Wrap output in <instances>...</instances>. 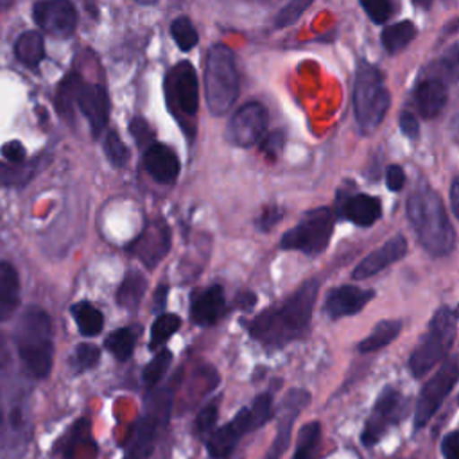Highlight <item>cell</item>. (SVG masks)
Wrapping results in <instances>:
<instances>
[{
  "label": "cell",
  "instance_id": "1",
  "mask_svg": "<svg viewBox=\"0 0 459 459\" xmlns=\"http://www.w3.org/2000/svg\"><path fill=\"white\" fill-rule=\"evenodd\" d=\"M317 292L319 281L305 280L280 307L260 312L247 326L249 335L269 350L299 339L308 328Z\"/></svg>",
  "mask_w": 459,
  "mask_h": 459
},
{
  "label": "cell",
  "instance_id": "2",
  "mask_svg": "<svg viewBox=\"0 0 459 459\" xmlns=\"http://www.w3.org/2000/svg\"><path fill=\"white\" fill-rule=\"evenodd\" d=\"M407 219L423 249L432 256H445L455 246V231L450 224L439 194L429 185L418 186L407 199Z\"/></svg>",
  "mask_w": 459,
  "mask_h": 459
},
{
  "label": "cell",
  "instance_id": "3",
  "mask_svg": "<svg viewBox=\"0 0 459 459\" xmlns=\"http://www.w3.org/2000/svg\"><path fill=\"white\" fill-rule=\"evenodd\" d=\"M14 346L29 377L45 378L50 373L54 360L52 323L43 308H25L16 323Z\"/></svg>",
  "mask_w": 459,
  "mask_h": 459
},
{
  "label": "cell",
  "instance_id": "4",
  "mask_svg": "<svg viewBox=\"0 0 459 459\" xmlns=\"http://www.w3.org/2000/svg\"><path fill=\"white\" fill-rule=\"evenodd\" d=\"M204 99L213 117L226 115L238 95V72L235 54L226 45H212L204 59Z\"/></svg>",
  "mask_w": 459,
  "mask_h": 459
},
{
  "label": "cell",
  "instance_id": "5",
  "mask_svg": "<svg viewBox=\"0 0 459 459\" xmlns=\"http://www.w3.org/2000/svg\"><path fill=\"white\" fill-rule=\"evenodd\" d=\"M391 106L389 90L384 84L382 72L360 59L353 82V111L362 134H371L384 120Z\"/></svg>",
  "mask_w": 459,
  "mask_h": 459
},
{
  "label": "cell",
  "instance_id": "6",
  "mask_svg": "<svg viewBox=\"0 0 459 459\" xmlns=\"http://www.w3.org/2000/svg\"><path fill=\"white\" fill-rule=\"evenodd\" d=\"M455 332L457 312L446 305L439 307L432 316L425 335L420 339L409 359V369L416 378L427 375L437 362L446 357L455 339Z\"/></svg>",
  "mask_w": 459,
  "mask_h": 459
},
{
  "label": "cell",
  "instance_id": "7",
  "mask_svg": "<svg viewBox=\"0 0 459 459\" xmlns=\"http://www.w3.org/2000/svg\"><path fill=\"white\" fill-rule=\"evenodd\" d=\"M170 409L172 394L169 389H161L147 398L145 412L131 429L124 459H147L152 454L161 430L167 427Z\"/></svg>",
  "mask_w": 459,
  "mask_h": 459
},
{
  "label": "cell",
  "instance_id": "8",
  "mask_svg": "<svg viewBox=\"0 0 459 459\" xmlns=\"http://www.w3.org/2000/svg\"><path fill=\"white\" fill-rule=\"evenodd\" d=\"M335 213L328 206L314 208L289 231L283 233L280 247L287 251H301L308 256L323 253L333 233Z\"/></svg>",
  "mask_w": 459,
  "mask_h": 459
},
{
  "label": "cell",
  "instance_id": "9",
  "mask_svg": "<svg viewBox=\"0 0 459 459\" xmlns=\"http://www.w3.org/2000/svg\"><path fill=\"white\" fill-rule=\"evenodd\" d=\"M165 95L176 117H194L199 109V81L195 68L188 61L174 65L165 79Z\"/></svg>",
  "mask_w": 459,
  "mask_h": 459
},
{
  "label": "cell",
  "instance_id": "10",
  "mask_svg": "<svg viewBox=\"0 0 459 459\" xmlns=\"http://www.w3.org/2000/svg\"><path fill=\"white\" fill-rule=\"evenodd\" d=\"M457 357L452 355L445 360V364L430 377V380L423 385L414 411V429L420 430L429 423V420L441 407L448 393L454 389L457 382Z\"/></svg>",
  "mask_w": 459,
  "mask_h": 459
},
{
  "label": "cell",
  "instance_id": "11",
  "mask_svg": "<svg viewBox=\"0 0 459 459\" xmlns=\"http://www.w3.org/2000/svg\"><path fill=\"white\" fill-rule=\"evenodd\" d=\"M170 244L172 235L169 224L161 217H152L143 224L140 235L127 246V251L147 269H154L170 251Z\"/></svg>",
  "mask_w": 459,
  "mask_h": 459
},
{
  "label": "cell",
  "instance_id": "12",
  "mask_svg": "<svg viewBox=\"0 0 459 459\" xmlns=\"http://www.w3.org/2000/svg\"><path fill=\"white\" fill-rule=\"evenodd\" d=\"M405 412V400L394 387H384L378 394L369 418L362 429L360 439L366 446H373L380 441L389 425L396 423Z\"/></svg>",
  "mask_w": 459,
  "mask_h": 459
},
{
  "label": "cell",
  "instance_id": "13",
  "mask_svg": "<svg viewBox=\"0 0 459 459\" xmlns=\"http://www.w3.org/2000/svg\"><path fill=\"white\" fill-rule=\"evenodd\" d=\"M267 122L265 108L260 102H247L233 113L226 138L237 147H253L264 138Z\"/></svg>",
  "mask_w": 459,
  "mask_h": 459
},
{
  "label": "cell",
  "instance_id": "14",
  "mask_svg": "<svg viewBox=\"0 0 459 459\" xmlns=\"http://www.w3.org/2000/svg\"><path fill=\"white\" fill-rule=\"evenodd\" d=\"M32 18L39 29L57 38L74 34L77 27V9L66 0L36 2L32 5Z\"/></svg>",
  "mask_w": 459,
  "mask_h": 459
},
{
  "label": "cell",
  "instance_id": "15",
  "mask_svg": "<svg viewBox=\"0 0 459 459\" xmlns=\"http://www.w3.org/2000/svg\"><path fill=\"white\" fill-rule=\"evenodd\" d=\"M258 427H256V421H255L249 407L240 409L231 421H228L226 425H222L219 429H213L208 434L206 450H208L210 457H213V459L228 457L233 452L235 445L238 443L240 436L253 432Z\"/></svg>",
  "mask_w": 459,
  "mask_h": 459
},
{
  "label": "cell",
  "instance_id": "16",
  "mask_svg": "<svg viewBox=\"0 0 459 459\" xmlns=\"http://www.w3.org/2000/svg\"><path fill=\"white\" fill-rule=\"evenodd\" d=\"M75 106L86 117L91 134L95 138L100 136V133L108 126V115H109V99H108L106 88L102 84H91L82 81L77 91Z\"/></svg>",
  "mask_w": 459,
  "mask_h": 459
},
{
  "label": "cell",
  "instance_id": "17",
  "mask_svg": "<svg viewBox=\"0 0 459 459\" xmlns=\"http://www.w3.org/2000/svg\"><path fill=\"white\" fill-rule=\"evenodd\" d=\"M310 402V394L305 389H290L280 407V416H278V429H276V437L271 445L269 457L267 459H280L285 448L289 446L290 439V429L296 420V416L307 407Z\"/></svg>",
  "mask_w": 459,
  "mask_h": 459
},
{
  "label": "cell",
  "instance_id": "18",
  "mask_svg": "<svg viewBox=\"0 0 459 459\" xmlns=\"http://www.w3.org/2000/svg\"><path fill=\"white\" fill-rule=\"evenodd\" d=\"M405 253H407V240H405V237L402 233H396L394 237L385 240L380 247H377L375 251L366 255L359 262V265L353 269L351 276L355 280H366L369 276H375L382 269H385L391 264H394L400 258H403Z\"/></svg>",
  "mask_w": 459,
  "mask_h": 459
},
{
  "label": "cell",
  "instance_id": "19",
  "mask_svg": "<svg viewBox=\"0 0 459 459\" xmlns=\"http://www.w3.org/2000/svg\"><path fill=\"white\" fill-rule=\"evenodd\" d=\"M382 213V203L378 197L369 194H344L337 199V215L360 226H373Z\"/></svg>",
  "mask_w": 459,
  "mask_h": 459
},
{
  "label": "cell",
  "instance_id": "20",
  "mask_svg": "<svg viewBox=\"0 0 459 459\" xmlns=\"http://www.w3.org/2000/svg\"><path fill=\"white\" fill-rule=\"evenodd\" d=\"M375 296L371 289H362L355 285H339L332 289L325 301V310L332 319H341L344 316H353L360 312Z\"/></svg>",
  "mask_w": 459,
  "mask_h": 459
},
{
  "label": "cell",
  "instance_id": "21",
  "mask_svg": "<svg viewBox=\"0 0 459 459\" xmlns=\"http://www.w3.org/2000/svg\"><path fill=\"white\" fill-rule=\"evenodd\" d=\"M143 169L160 185H174L178 181L181 165L176 152L169 145L154 142L143 152Z\"/></svg>",
  "mask_w": 459,
  "mask_h": 459
},
{
  "label": "cell",
  "instance_id": "22",
  "mask_svg": "<svg viewBox=\"0 0 459 459\" xmlns=\"http://www.w3.org/2000/svg\"><path fill=\"white\" fill-rule=\"evenodd\" d=\"M226 312V298L221 285H210L192 296L190 317L199 326L215 325Z\"/></svg>",
  "mask_w": 459,
  "mask_h": 459
},
{
  "label": "cell",
  "instance_id": "23",
  "mask_svg": "<svg viewBox=\"0 0 459 459\" xmlns=\"http://www.w3.org/2000/svg\"><path fill=\"white\" fill-rule=\"evenodd\" d=\"M448 99V86L437 77H427L414 90V106L423 118H434L441 113Z\"/></svg>",
  "mask_w": 459,
  "mask_h": 459
},
{
  "label": "cell",
  "instance_id": "24",
  "mask_svg": "<svg viewBox=\"0 0 459 459\" xmlns=\"http://www.w3.org/2000/svg\"><path fill=\"white\" fill-rule=\"evenodd\" d=\"M20 303V278L9 262H0V321L14 314Z\"/></svg>",
  "mask_w": 459,
  "mask_h": 459
},
{
  "label": "cell",
  "instance_id": "25",
  "mask_svg": "<svg viewBox=\"0 0 459 459\" xmlns=\"http://www.w3.org/2000/svg\"><path fill=\"white\" fill-rule=\"evenodd\" d=\"M14 56L29 68H36L45 59V41L38 30H25L16 38Z\"/></svg>",
  "mask_w": 459,
  "mask_h": 459
},
{
  "label": "cell",
  "instance_id": "26",
  "mask_svg": "<svg viewBox=\"0 0 459 459\" xmlns=\"http://www.w3.org/2000/svg\"><path fill=\"white\" fill-rule=\"evenodd\" d=\"M400 332H402V321L400 319H382L380 323H377L373 326L371 333L359 342L357 350L360 353H371V351L382 350L384 346L393 342L398 337Z\"/></svg>",
  "mask_w": 459,
  "mask_h": 459
},
{
  "label": "cell",
  "instance_id": "27",
  "mask_svg": "<svg viewBox=\"0 0 459 459\" xmlns=\"http://www.w3.org/2000/svg\"><path fill=\"white\" fill-rule=\"evenodd\" d=\"M145 289H147V278L140 271L131 269L127 271L124 281L117 290V303L126 310H134L140 305L145 294Z\"/></svg>",
  "mask_w": 459,
  "mask_h": 459
},
{
  "label": "cell",
  "instance_id": "28",
  "mask_svg": "<svg viewBox=\"0 0 459 459\" xmlns=\"http://www.w3.org/2000/svg\"><path fill=\"white\" fill-rule=\"evenodd\" d=\"M414 36H416L414 23L411 20H402L393 25H387L380 34V41L389 54H396L403 50L414 39Z\"/></svg>",
  "mask_w": 459,
  "mask_h": 459
},
{
  "label": "cell",
  "instance_id": "29",
  "mask_svg": "<svg viewBox=\"0 0 459 459\" xmlns=\"http://www.w3.org/2000/svg\"><path fill=\"white\" fill-rule=\"evenodd\" d=\"M82 77L77 72H70L57 86L56 91V109L63 118H72L74 117V109H75V99H77V91L82 84Z\"/></svg>",
  "mask_w": 459,
  "mask_h": 459
},
{
  "label": "cell",
  "instance_id": "30",
  "mask_svg": "<svg viewBox=\"0 0 459 459\" xmlns=\"http://www.w3.org/2000/svg\"><path fill=\"white\" fill-rule=\"evenodd\" d=\"M72 317L79 328V332L86 337H93L97 333H100L102 326H104V316L102 312L93 307L90 301H79L75 303L72 308Z\"/></svg>",
  "mask_w": 459,
  "mask_h": 459
},
{
  "label": "cell",
  "instance_id": "31",
  "mask_svg": "<svg viewBox=\"0 0 459 459\" xmlns=\"http://www.w3.org/2000/svg\"><path fill=\"white\" fill-rule=\"evenodd\" d=\"M136 339H138V330H136V326H122V328L111 332V333L106 337L104 346H106V350H108L117 360L124 362V360H127V359L133 355Z\"/></svg>",
  "mask_w": 459,
  "mask_h": 459
},
{
  "label": "cell",
  "instance_id": "32",
  "mask_svg": "<svg viewBox=\"0 0 459 459\" xmlns=\"http://www.w3.org/2000/svg\"><path fill=\"white\" fill-rule=\"evenodd\" d=\"M321 445V423L308 421L299 429L292 459H317Z\"/></svg>",
  "mask_w": 459,
  "mask_h": 459
},
{
  "label": "cell",
  "instance_id": "33",
  "mask_svg": "<svg viewBox=\"0 0 459 459\" xmlns=\"http://www.w3.org/2000/svg\"><path fill=\"white\" fill-rule=\"evenodd\" d=\"M181 326V319L178 314L174 312H163L160 314L152 326H151V341H149V348L151 350H156V348H161L176 332L178 328Z\"/></svg>",
  "mask_w": 459,
  "mask_h": 459
},
{
  "label": "cell",
  "instance_id": "34",
  "mask_svg": "<svg viewBox=\"0 0 459 459\" xmlns=\"http://www.w3.org/2000/svg\"><path fill=\"white\" fill-rule=\"evenodd\" d=\"M170 36L174 38L176 45L183 52L192 50L199 41V34H197L194 23L190 22L188 16H183V14L170 22Z\"/></svg>",
  "mask_w": 459,
  "mask_h": 459
},
{
  "label": "cell",
  "instance_id": "35",
  "mask_svg": "<svg viewBox=\"0 0 459 459\" xmlns=\"http://www.w3.org/2000/svg\"><path fill=\"white\" fill-rule=\"evenodd\" d=\"M172 362V353L170 350L163 348L156 353V357L143 368V373H142V378H143V384L147 387H154L160 384V380L165 377L169 366Z\"/></svg>",
  "mask_w": 459,
  "mask_h": 459
},
{
  "label": "cell",
  "instance_id": "36",
  "mask_svg": "<svg viewBox=\"0 0 459 459\" xmlns=\"http://www.w3.org/2000/svg\"><path fill=\"white\" fill-rule=\"evenodd\" d=\"M102 147H104L106 158L109 160V163L113 167L122 169L129 161V149H127V145L124 143V140L120 138V134L115 129L108 131Z\"/></svg>",
  "mask_w": 459,
  "mask_h": 459
},
{
  "label": "cell",
  "instance_id": "37",
  "mask_svg": "<svg viewBox=\"0 0 459 459\" xmlns=\"http://www.w3.org/2000/svg\"><path fill=\"white\" fill-rule=\"evenodd\" d=\"M34 176L32 165H13L0 161V185L2 186H22Z\"/></svg>",
  "mask_w": 459,
  "mask_h": 459
},
{
  "label": "cell",
  "instance_id": "38",
  "mask_svg": "<svg viewBox=\"0 0 459 459\" xmlns=\"http://www.w3.org/2000/svg\"><path fill=\"white\" fill-rule=\"evenodd\" d=\"M99 359H100V350L95 344L81 342L74 350L70 362H72V368L75 373H82V371L95 368L99 364Z\"/></svg>",
  "mask_w": 459,
  "mask_h": 459
},
{
  "label": "cell",
  "instance_id": "39",
  "mask_svg": "<svg viewBox=\"0 0 459 459\" xmlns=\"http://www.w3.org/2000/svg\"><path fill=\"white\" fill-rule=\"evenodd\" d=\"M312 5L310 0H292L289 2L287 5H283L276 18H274V29H283V27H289L292 25L294 22L299 20V16Z\"/></svg>",
  "mask_w": 459,
  "mask_h": 459
},
{
  "label": "cell",
  "instance_id": "40",
  "mask_svg": "<svg viewBox=\"0 0 459 459\" xmlns=\"http://www.w3.org/2000/svg\"><path fill=\"white\" fill-rule=\"evenodd\" d=\"M217 416H219V400H212L210 403H206L195 418V430L201 436L210 434L215 429L217 423Z\"/></svg>",
  "mask_w": 459,
  "mask_h": 459
},
{
  "label": "cell",
  "instance_id": "41",
  "mask_svg": "<svg viewBox=\"0 0 459 459\" xmlns=\"http://www.w3.org/2000/svg\"><path fill=\"white\" fill-rule=\"evenodd\" d=\"M360 7L366 11L373 23H385L394 11V5L389 0H362Z\"/></svg>",
  "mask_w": 459,
  "mask_h": 459
},
{
  "label": "cell",
  "instance_id": "42",
  "mask_svg": "<svg viewBox=\"0 0 459 459\" xmlns=\"http://www.w3.org/2000/svg\"><path fill=\"white\" fill-rule=\"evenodd\" d=\"M129 131H131L133 138L136 140V143H138L140 147L145 145V149H147L149 145L154 143V142H152L154 133H152V129H151V126L147 124L145 118H142V117H133L131 122H129Z\"/></svg>",
  "mask_w": 459,
  "mask_h": 459
},
{
  "label": "cell",
  "instance_id": "43",
  "mask_svg": "<svg viewBox=\"0 0 459 459\" xmlns=\"http://www.w3.org/2000/svg\"><path fill=\"white\" fill-rule=\"evenodd\" d=\"M260 151L262 154H265L269 160H276L283 149L285 143V133L281 129H276L273 133H269L265 138L260 140Z\"/></svg>",
  "mask_w": 459,
  "mask_h": 459
},
{
  "label": "cell",
  "instance_id": "44",
  "mask_svg": "<svg viewBox=\"0 0 459 459\" xmlns=\"http://www.w3.org/2000/svg\"><path fill=\"white\" fill-rule=\"evenodd\" d=\"M283 217V208L278 206V204H267L260 215L256 217V228L260 231H269L273 226H276Z\"/></svg>",
  "mask_w": 459,
  "mask_h": 459
},
{
  "label": "cell",
  "instance_id": "45",
  "mask_svg": "<svg viewBox=\"0 0 459 459\" xmlns=\"http://www.w3.org/2000/svg\"><path fill=\"white\" fill-rule=\"evenodd\" d=\"M0 152L7 160V163H13V165H22L27 160V151L18 140H11V142L4 143Z\"/></svg>",
  "mask_w": 459,
  "mask_h": 459
},
{
  "label": "cell",
  "instance_id": "46",
  "mask_svg": "<svg viewBox=\"0 0 459 459\" xmlns=\"http://www.w3.org/2000/svg\"><path fill=\"white\" fill-rule=\"evenodd\" d=\"M385 185L391 192H400L405 185V172L400 165L393 163L385 169Z\"/></svg>",
  "mask_w": 459,
  "mask_h": 459
},
{
  "label": "cell",
  "instance_id": "47",
  "mask_svg": "<svg viewBox=\"0 0 459 459\" xmlns=\"http://www.w3.org/2000/svg\"><path fill=\"white\" fill-rule=\"evenodd\" d=\"M398 126H400V131L403 136H407L409 140H416L420 136V124H418V118L409 113V111H403L400 115V120H398Z\"/></svg>",
  "mask_w": 459,
  "mask_h": 459
},
{
  "label": "cell",
  "instance_id": "48",
  "mask_svg": "<svg viewBox=\"0 0 459 459\" xmlns=\"http://www.w3.org/2000/svg\"><path fill=\"white\" fill-rule=\"evenodd\" d=\"M441 450L445 459H459V434L455 430L445 436L441 443Z\"/></svg>",
  "mask_w": 459,
  "mask_h": 459
},
{
  "label": "cell",
  "instance_id": "49",
  "mask_svg": "<svg viewBox=\"0 0 459 459\" xmlns=\"http://www.w3.org/2000/svg\"><path fill=\"white\" fill-rule=\"evenodd\" d=\"M450 208L455 217H459V178L455 176L450 185Z\"/></svg>",
  "mask_w": 459,
  "mask_h": 459
},
{
  "label": "cell",
  "instance_id": "50",
  "mask_svg": "<svg viewBox=\"0 0 459 459\" xmlns=\"http://www.w3.org/2000/svg\"><path fill=\"white\" fill-rule=\"evenodd\" d=\"M255 301H256V296L253 292H249V290H244V292H240L235 298V305L238 308H251L255 305Z\"/></svg>",
  "mask_w": 459,
  "mask_h": 459
},
{
  "label": "cell",
  "instance_id": "51",
  "mask_svg": "<svg viewBox=\"0 0 459 459\" xmlns=\"http://www.w3.org/2000/svg\"><path fill=\"white\" fill-rule=\"evenodd\" d=\"M165 298H167V285H160L156 294H154V299H156V305L161 308L165 305Z\"/></svg>",
  "mask_w": 459,
  "mask_h": 459
},
{
  "label": "cell",
  "instance_id": "52",
  "mask_svg": "<svg viewBox=\"0 0 459 459\" xmlns=\"http://www.w3.org/2000/svg\"><path fill=\"white\" fill-rule=\"evenodd\" d=\"M2 427H4V412L0 409V432H2Z\"/></svg>",
  "mask_w": 459,
  "mask_h": 459
}]
</instances>
